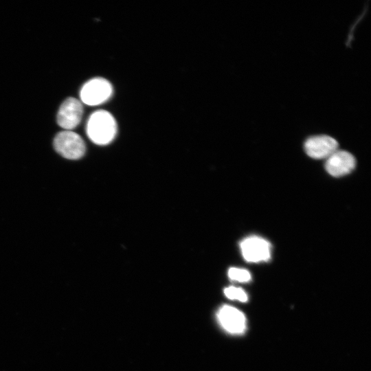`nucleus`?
Returning <instances> with one entry per match:
<instances>
[{
  "mask_svg": "<svg viewBox=\"0 0 371 371\" xmlns=\"http://www.w3.org/2000/svg\"><path fill=\"white\" fill-rule=\"evenodd\" d=\"M228 276L231 280L240 282H249L251 278L249 271L236 267H232L229 269Z\"/></svg>",
  "mask_w": 371,
  "mask_h": 371,
  "instance_id": "1a4fd4ad",
  "label": "nucleus"
},
{
  "mask_svg": "<svg viewBox=\"0 0 371 371\" xmlns=\"http://www.w3.org/2000/svg\"><path fill=\"white\" fill-rule=\"evenodd\" d=\"M224 293L230 300H237L242 302L247 301V295L241 288L229 286L225 289Z\"/></svg>",
  "mask_w": 371,
  "mask_h": 371,
  "instance_id": "9d476101",
  "label": "nucleus"
},
{
  "mask_svg": "<svg viewBox=\"0 0 371 371\" xmlns=\"http://www.w3.org/2000/svg\"><path fill=\"white\" fill-rule=\"evenodd\" d=\"M113 86L106 79L97 77L86 82L80 91V100L89 106L106 102L113 94Z\"/></svg>",
  "mask_w": 371,
  "mask_h": 371,
  "instance_id": "f03ea898",
  "label": "nucleus"
},
{
  "mask_svg": "<svg viewBox=\"0 0 371 371\" xmlns=\"http://www.w3.org/2000/svg\"><path fill=\"white\" fill-rule=\"evenodd\" d=\"M86 131L89 138L93 143L106 145L115 137L117 126L114 117L109 112L98 110L90 115Z\"/></svg>",
  "mask_w": 371,
  "mask_h": 371,
  "instance_id": "f257e3e1",
  "label": "nucleus"
},
{
  "mask_svg": "<svg viewBox=\"0 0 371 371\" xmlns=\"http://www.w3.org/2000/svg\"><path fill=\"white\" fill-rule=\"evenodd\" d=\"M55 150L65 158L78 159L85 153V145L82 137L72 131H63L54 139Z\"/></svg>",
  "mask_w": 371,
  "mask_h": 371,
  "instance_id": "7ed1b4c3",
  "label": "nucleus"
},
{
  "mask_svg": "<svg viewBox=\"0 0 371 371\" xmlns=\"http://www.w3.org/2000/svg\"><path fill=\"white\" fill-rule=\"evenodd\" d=\"M338 148V142L333 137L320 135L308 138L304 143L306 154L313 159L328 158Z\"/></svg>",
  "mask_w": 371,
  "mask_h": 371,
  "instance_id": "423d86ee",
  "label": "nucleus"
},
{
  "mask_svg": "<svg viewBox=\"0 0 371 371\" xmlns=\"http://www.w3.org/2000/svg\"><path fill=\"white\" fill-rule=\"evenodd\" d=\"M82 113V102L76 98H68L60 105L56 121L65 131H71L80 122Z\"/></svg>",
  "mask_w": 371,
  "mask_h": 371,
  "instance_id": "39448f33",
  "label": "nucleus"
},
{
  "mask_svg": "<svg viewBox=\"0 0 371 371\" xmlns=\"http://www.w3.org/2000/svg\"><path fill=\"white\" fill-rule=\"evenodd\" d=\"M356 165L355 157L349 152L337 150L327 159L326 170L333 177H341L349 174Z\"/></svg>",
  "mask_w": 371,
  "mask_h": 371,
  "instance_id": "6e6552de",
  "label": "nucleus"
},
{
  "mask_svg": "<svg viewBox=\"0 0 371 371\" xmlns=\"http://www.w3.org/2000/svg\"><path fill=\"white\" fill-rule=\"evenodd\" d=\"M240 247L244 259L249 262L268 261L271 258V245L261 237H247L241 241Z\"/></svg>",
  "mask_w": 371,
  "mask_h": 371,
  "instance_id": "20e7f679",
  "label": "nucleus"
},
{
  "mask_svg": "<svg viewBox=\"0 0 371 371\" xmlns=\"http://www.w3.org/2000/svg\"><path fill=\"white\" fill-rule=\"evenodd\" d=\"M217 317L222 327L229 333L241 334L246 329V317L235 307L223 306L217 313Z\"/></svg>",
  "mask_w": 371,
  "mask_h": 371,
  "instance_id": "0eeeda50",
  "label": "nucleus"
}]
</instances>
